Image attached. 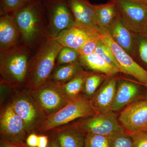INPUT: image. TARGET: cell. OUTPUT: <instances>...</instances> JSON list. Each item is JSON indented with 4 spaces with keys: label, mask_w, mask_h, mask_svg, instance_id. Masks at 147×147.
Returning a JSON list of instances; mask_svg holds the SVG:
<instances>
[{
    "label": "cell",
    "mask_w": 147,
    "mask_h": 147,
    "mask_svg": "<svg viewBox=\"0 0 147 147\" xmlns=\"http://www.w3.org/2000/svg\"><path fill=\"white\" fill-rule=\"evenodd\" d=\"M117 87L115 96L111 111L121 110L131 103L139 95V90L137 84L127 80H121Z\"/></svg>",
    "instance_id": "d6986e66"
},
{
    "label": "cell",
    "mask_w": 147,
    "mask_h": 147,
    "mask_svg": "<svg viewBox=\"0 0 147 147\" xmlns=\"http://www.w3.org/2000/svg\"><path fill=\"white\" fill-rule=\"evenodd\" d=\"M26 2H31L38 1L42 0H25Z\"/></svg>",
    "instance_id": "f35d334b"
},
{
    "label": "cell",
    "mask_w": 147,
    "mask_h": 147,
    "mask_svg": "<svg viewBox=\"0 0 147 147\" xmlns=\"http://www.w3.org/2000/svg\"><path fill=\"white\" fill-rule=\"evenodd\" d=\"M63 47L56 39L47 38L37 48L29 64L25 86L28 90L38 88L49 79L58 53Z\"/></svg>",
    "instance_id": "7a4b0ae2"
},
{
    "label": "cell",
    "mask_w": 147,
    "mask_h": 147,
    "mask_svg": "<svg viewBox=\"0 0 147 147\" xmlns=\"http://www.w3.org/2000/svg\"><path fill=\"white\" fill-rule=\"evenodd\" d=\"M80 54L78 50L63 47L58 53L56 65L73 63L79 61Z\"/></svg>",
    "instance_id": "484cf974"
},
{
    "label": "cell",
    "mask_w": 147,
    "mask_h": 147,
    "mask_svg": "<svg viewBox=\"0 0 147 147\" xmlns=\"http://www.w3.org/2000/svg\"><path fill=\"white\" fill-rule=\"evenodd\" d=\"M34 52L22 45L0 52L1 84L17 89L26 86L30 61Z\"/></svg>",
    "instance_id": "3957f363"
},
{
    "label": "cell",
    "mask_w": 147,
    "mask_h": 147,
    "mask_svg": "<svg viewBox=\"0 0 147 147\" xmlns=\"http://www.w3.org/2000/svg\"><path fill=\"white\" fill-rule=\"evenodd\" d=\"M88 73L86 71H82L68 82L63 83L64 91L71 99L78 97L80 92L83 91L84 81Z\"/></svg>",
    "instance_id": "603a6c76"
},
{
    "label": "cell",
    "mask_w": 147,
    "mask_h": 147,
    "mask_svg": "<svg viewBox=\"0 0 147 147\" xmlns=\"http://www.w3.org/2000/svg\"><path fill=\"white\" fill-rule=\"evenodd\" d=\"M0 147H29L26 144H11L8 142H5L1 140L0 142Z\"/></svg>",
    "instance_id": "e575fe53"
},
{
    "label": "cell",
    "mask_w": 147,
    "mask_h": 147,
    "mask_svg": "<svg viewBox=\"0 0 147 147\" xmlns=\"http://www.w3.org/2000/svg\"><path fill=\"white\" fill-rule=\"evenodd\" d=\"M96 25L102 33L108 29L118 17V11L115 3L110 0L106 3L94 5Z\"/></svg>",
    "instance_id": "ffe728a7"
},
{
    "label": "cell",
    "mask_w": 147,
    "mask_h": 147,
    "mask_svg": "<svg viewBox=\"0 0 147 147\" xmlns=\"http://www.w3.org/2000/svg\"><path fill=\"white\" fill-rule=\"evenodd\" d=\"M1 140L15 144H25L28 134L22 119L9 102L1 107Z\"/></svg>",
    "instance_id": "9c48e42d"
},
{
    "label": "cell",
    "mask_w": 147,
    "mask_h": 147,
    "mask_svg": "<svg viewBox=\"0 0 147 147\" xmlns=\"http://www.w3.org/2000/svg\"><path fill=\"white\" fill-rule=\"evenodd\" d=\"M22 45L20 31L13 13H3L0 16V52Z\"/></svg>",
    "instance_id": "4fadbf2b"
},
{
    "label": "cell",
    "mask_w": 147,
    "mask_h": 147,
    "mask_svg": "<svg viewBox=\"0 0 147 147\" xmlns=\"http://www.w3.org/2000/svg\"><path fill=\"white\" fill-rule=\"evenodd\" d=\"M51 131L60 147H84L85 134L73 125H66Z\"/></svg>",
    "instance_id": "ac0fdd59"
},
{
    "label": "cell",
    "mask_w": 147,
    "mask_h": 147,
    "mask_svg": "<svg viewBox=\"0 0 147 147\" xmlns=\"http://www.w3.org/2000/svg\"><path fill=\"white\" fill-rule=\"evenodd\" d=\"M108 77L101 73L88 72L84 81V91L87 97L91 98L97 91L100 84Z\"/></svg>",
    "instance_id": "cb8c5ba5"
},
{
    "label": "cell",
    "mask_w": 147,
    "mask_h": 147,
    "mask_svg": "<svg viewBox=\"0 0 147 147\" xmlns=\"http://www.w3.org/2000/svg\"><path fill=\"white\" fill-rule=\"evenodd\" d=\"M38 135L35 133L29 134L27 137L26 144L29 147H38Z\"/></svg>",
    "instance_id": "d6a6232c"
},
{
    "label": "cell",
    "mask_w": 147,
    "mask_h": 147,
    "mask_svg": "<svg viewBox=\"0 0 147 147\" xmlns=\"http://www.w3.org/2000/svg\"><path fill=\"white\" fill-rule=\"evenodd\" d=\"M94 52L100 56L106 62L115 67L121 72L118 64L116 60L113 53L108 45L103 42L101 38L98 41Z\"/></svg>",
    "instance_id": "4316f807"
},
{
    "label": "cell",
    "mask_w": 147,
    "mask_h": 147,
    "mask_svg": "<svg viewBox=\"0 0 147 147\" xmlns=\"http://www.w3.org/2000/svg\"><path fill=\"white\" fill-rule=\"evenodd\" d=\"M130 134L133 139L134 147H147V131Z\"/></svg>",
    "instance_id": "1f68e13d"
},
{
    "label": "cell",
    "mask_w": 147,
    "mask_h": 147,
    "mask_svg": "<svg viewBox=\"0 0 147 147\" xmlns=\"http://www.w3.org/2000/svg\"><path fill=\"white\" fill-rule=\"evenodd\" d=\"M21 44L35 51L47 38L48 23L41 1L27 2L13 13Z\"/></svg>",
    "instance_id": "6da1fadb"
},
{
    "label": "cell",
    "mask_w": 147,
    "mask_h": 147,
    "mask_svg": "<svg viewBox=\"0 0 147 147\" xmlns=\"http://www.w3.org/2000/svg\"><path fill=\"white\" fill-rule=\"evenodd\" d=\"M119 120L129 134L147 131V97L127 105Z\"/></svg>",
    "instance_id": "7c38bea8"
},
{
    "label": "cell",
    "mask_w": 147,
    "mask_h": 147,
    "mask_svg": "<svg viewBox=\"0 0 147 147\" xmlns=\"http://www.w3.org/2000/svg\"><path fill=\"white\" fill-rule=\"evenodd\" d=\"M47 147H60V146L56 141V139L53 137L52 140H50L49 142V144Z\"/></svg>",
    "instance_id": "d590c367"
},
{
    "label": "cell",
    "mask_w": 147,
    "mask_h": 147,
    "mask_svg": "<svg viewBox=\"0 0 147 147\" xmlns=\"http://www.w3.org/2000/svg\"><path fill=\"white\" fill-rule=\"evenodd\" d=\"M67 1L74 17V25L100 32L96 25L94 5L91 4L88 0Z\"/></svg>",
    "instance_id": "9a60e30c"
},
{
    "label": "cell",
    "mask_w": 147,
    "mask_h": 147,
    "mask_svg": "<svg viewBox=\"0 0 147 147\" xmlns=\"http://www.w3.org/2000/svg\"><path fill=\"white\" fill-rule=\"evenodd\" d=\"M102 34L100 32L98 31L92 34L79 50L80 56L88 55L94 53L98 41L102 38Z\"/></svg>",
    "instance_id": "f1b7e54d"
},
{
    "label": "cell",
    "mask_w": 147,
    "mask_h": 147,
    "mask_svg": "<svg viewBox=\"0 0 147 147\" xmlns=\"http://www.w3.org/2000/svg\"><path fill=\"white\" fill-rule=\"evenodd\" d=\"M83 71L84 67L79 61L73 63L56 65L49 79L65 83Z\"/></svg>",
    "instance_id": "7402d4cb"
},
{
    "label": "cell",
    "mask_w": 147,
    "mask_h": 147,
    "mask_svg": "<svg viewBox=\"0 0 147 147\" xmlns=\"http://www.w3.org/2000/svg\"><path fill=\"white\" fill-rule=\"evenodd\" d=\"M48 137L45 135H38V147H47L49 144Z\"/></svg>",
    "instance_id": "836d02e7"
},
{
    "label": "cell",
    "mask_w": 147,
    "mask_h": 147,
    "mask_svg": "<svg viewBox=\"0 0 147 147\" xmlns=\"http://www.w3.org/2000/svg\"><path fill=\"white\" fill-rule=\"evenodd\" d=\"M117 79L108 77L100 88L90 98V101L96 113H105L111 111L117 87Z\"/></svg>",
    "instance_id": "5bb4252c"
},
{
    "label": "cell",
    "mask_w": 147,
    "mask_h": 147,
    "mask_svg": "<svg viewBox=\"0 0 147 147\" xmlns=\"http://www.w3.org/2000/svg\"><path fill=\"white\" fill-rule=\"evenodd\" d=\"M127 1L133 2L147 5V0H127Z\"/></svg>",
    "instance_id": "8d00e7d4"
},
{
    "label": "cell",
    "mask_w": 147,
    "mask_h": 147,
    "mask_svg": "<svg viewBox=\"0 0 147 147\" xmlns=\"http://www.w3.org/2000/svg\"><path fill=\"white\" fill-rule=\"evenodd\" d=\"M135 48L132 58L137 59L147 67V36L143 33L134 34Z\"/></svg>",
    "instance_id": "d4e9b609"
},
{
    "label": "cell",
    "mask_w": 147,
    "mask_h": 147,
    "mask_svg": "<svg viewBox=\"0 0 147 147\" xmlns=\"http://www.w3.org/2000/svg\"><path fill=\"white\" fill-rule=\"evenodd\" d=\"M145 86L147 87V86Z\"/></svg>",
    "instance_id": "ab89813d"
},
{
    "label": "cell",
    "mask_w": 147,
    "mask_h": 147,
    "mask_svg": "<svg viewBox=\"0 0 147 147\" xmlns=\"http://www.w3.org/2000/svg\"><path fill=\"white\" fill-rule=\"evenodd\" d=\"M114 41L133 57L135 48L134 34L118 17L107 31Z\"/></svg>",
    "instance_id": "e0dca14e"
},
{
    "label": "cell",
    "mask_w": 147,
    "mask_h": 147,
    "mask_svg": "<svg viewBox=\"0 0 147 147\" xmlns=\"http://www.w3.org/2000/svg\"><path fill=\"white\" fill-rule=\"evenodd\" d=\"M143 33H144V34L146 36H147V24L146 26V27H145L144 30V32H143Z\"/></svg>",
    "instance_id": "74e56055"
},
{
    "label": "cell",
    "mask_w": 147,
    "mask_h": 147,
    "mask_svg": "<svg viewBox=\"0 0 147 147\" xmlns=\"http://www.w3.org/2000/svg\"><path fill=\"white\" fill-rule=\"evenodd\" d=\"M84 147H109L108 137L88 133L85 134Z\"/></svg>",
    "instance_id": "f546056e"
},
{
    "label": "cell",
    "mask_w": 147,
    "mask_h": 147,
    "mask_svg": "<svg viewBox=\"0 0 147 147\" xmlns=\"http://www.w3.org/2000/svg\"><path fill=\"white\" fill-rule=\"evenodd\" d=\"M9 101L11 105L21 117L28 134L38 131L47 117L28 91L14 89Z\"/></svg>",
    "instance_id": "277c9868"
},
{
    "label": "cell",
    "mask_w": 147,
    "mask_h": 147,
    "mask_svg": "<svg viewBox=\"0 0 147 147\" xmlns=\"http://www.w3.org/2000/svg\"><path fill=\"white\" fill-rule=\"evenodd\" d=\"M72 125L85 134L90 133L108 138L125 131L112 111L95 113Z\"/></svg>",
    "instance_id": "ba28073f"
},
{
    "label": "cell",
    "mask_w": 147,
    "mask_h": 147,
    "mask_svg": "<svg viewBox=\"0 0 147 147\" xmlns=\"http://www.w3.org/2000/svg\"><path fill=\"white\" fill-rule=\"evenodd\" d=\"M113 1L125 25L134 33H143L147 24V5L127 0Z\"/></svg>",
    "instance_id": "30bf717a"
},
{
    "label": "cell",
    "mask_w": 147,
    "mask_h": 147,
    "mask_svg": "<svg viewBox=\"0 0 147 147\" xmlns=\"http://www.w3.org/2000/svg\"><path fill=\"white\" fill-rule=\"evenodd\" d=\"M79 61L83 67L108 76H113L120 72L117 68L108 64L94 52L87 55L80 56Z\"/></svg>",
    "instance_id": "44dd1931"
},
{
    "label": "cell",
    "mask_w": 147,
    "mask_h": 147,
    "mask_svg": "<svg viewBox=\"0 0 147 147\" xmlns=\"http://www.w3.org/2000/svg\"><path fill=\"white\" fill-rule=\"evenodd\" d=\"M41 1L48 23L47 38L54 39L61 32L74 25V17L67 0Z\"/></svg>",
    "instance_id": "52a82bcc"
},
{
    "label": "cell",
    "mask_w": 147,
    "mask_h": 147,
    "mask_svg": "<svg viewBox=\"0 0 147 147\" xmlns=\"http://www.w3.org/2000/svg\"><path fill=\"white\" fill-rule=\"evenodd\" d=\"M108 141L109 147H134L131 135L125 131L108 138Z\"/></svg>",
    "instance_id": "83f0119b"
},
{
    "label": "cell",
    "mask_w": 147,
    "mask_h": 147,
    "mask_svg": "<svg viewBox=\"0 0 147 147\" xmlns=\"http://www.w3.org/2000/svg\"><path fill=\"white\" fill-rule=\"evenodd\" d=\"M101 39L113 53L118 64L121 72L131 75L142 85L147 86V70L118 45L108 32L102 34Z\"/></svg>",
    "instance_id": "8fae6325"
},
{
    "label": "cell",
    "mask_w": 147,
    "mask_h": 147,
    "mask_svg": "<svg viewBox=\"0 0 147 147\" xmlns=\"http://www.w3.org/2000/svg\"><path fill=\"white\" fill-rule=\"evenodd\" d=\"M98 31L99 32L90 28L74 25L69 28L61 32L54 39L57 40L63 47H70L79 51L87 40Z\"/></svg>",
    "instance_id": "2e32d148"
},
{
    "label": "cell",
    "mask_w": 147,
    "mask_h": 147,
    "mask_svg": "<svg viewBox=\"0 0 147 147\" xmlns=\"http://www.w3.org/2000/svg\"><path fill=\"white\" fill-rule=\"evenodd\" d=\"M95 113L90 100L80 95L72 99L61 110L47 117L38 131H51L77 119L84 118Z\"/></svg>",
    "instance_id": "5b68a950"
},
{
    "label": "cell",
    "mask_w": 147,
    "mask_h": 147,
    "mask_svg": "<svg viewBox=\"0 0 147 147\" xmlns=\"http://www.w3.org/2000/svg\"><path fill=\"white\" fill-rule=\"evenodd\" d=\"M26 3L25 0H1V14L13 13Z\"/></svg>",
    "instance_id": "4dcf8cb0"
},
{
    "label": "cell",
    "mask_w": 147,
    "mask_h": 147,
    "mask_svg": "<svg viewBox=\"0 0 147 147\" xmlns=\"http://www.w3.org/2000/svg\"><path fill=\"white\" fill-rule=\"evenodd\" d=\"M63 84L48 79L38 88L28 90L47 117L61 110L72 100L65 92Z\"/></svg>",
    "instance_id": "8992f818"
}]
</instances>
